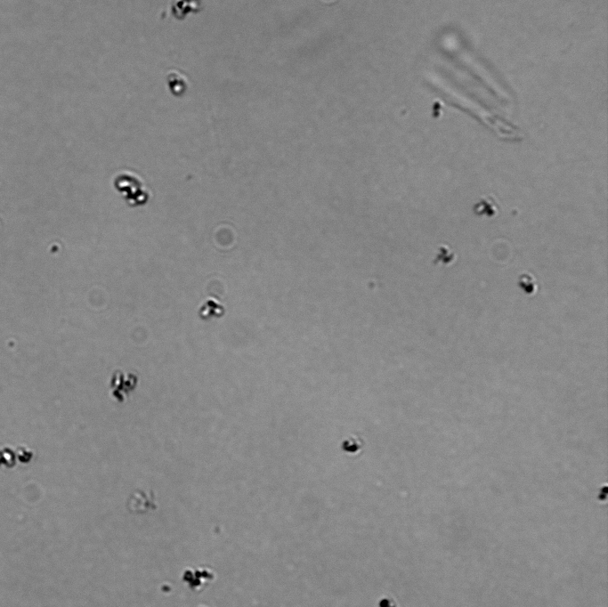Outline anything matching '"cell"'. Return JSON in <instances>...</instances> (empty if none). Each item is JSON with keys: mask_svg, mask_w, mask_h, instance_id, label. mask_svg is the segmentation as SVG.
<instances>
[{"mask_svg": "<svg viewBox=\"0 0 608 607\" xmlns=\"http://www.w3.org/2000/svg\"><path fill=\"white\" fill-rule=\"evenodd\" d=\"M201 0H175L171 7L172 12L177 19H183L188 12H199Z\"/></svg>", "mask_w": 608, "mask_h": 607, "instance_id": "cell-3", "label": "cell"}, {"mask_svg": "<svg viewBox=\"0 0 608 607\" xmlns=\"http://www.w3.org/2000/svg\"><path fill=\"white\" fill-rule=\"evenodd\" d=\"M136 384L137 377L133 374H125L121 371L114 372L110 381L113 397L118 401H123L134 390Z\"/></svg>", "mask_w": 608, "mask_h": 607, "instance_id": "cell-2", "label": "cell"}, {"mask_svg": "<svg viewBox=\"0 0 608 607\" xmlns=\"http://www.w3.org/2000/svg\"><path fill=\"white\" fill-rule=\"evenodd\" d=\"M114 187L131 206L145 204L149 193L140 179L131 174H120L114 179Z\"/></svg>", "mask_w": 608, "mask_h": 607, "instance_id": "cell-1", "label": "cell"}, {"mask_svg": "<svg viewBox=\"0 0 608 607\" xmlns=\"http://www.w3.org/2000/svg\"><path fill=\"white\" fill-rule=\"evenodd\" d=\"M167 83L171 93L174 95L180 96L187 89V82L183 77L179 73L172 71L167 76Z\"/></svg>", "mask_w": 608, "mask_h": 607, "instance_id": "cell-4", "label": "cell"}]
</instances>
